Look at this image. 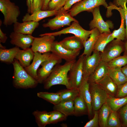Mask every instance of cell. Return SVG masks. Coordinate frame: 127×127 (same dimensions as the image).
<instances>
[{
    "label": "cell",
    "mask_w": 127,
    "mask_h": 127,
    "mask_svg": "<svg viewBox=\"0 0 127 127\" xmlns=\"http://www.w3.org/2000/svg\"><path fill=\"white\" fill-rule=\"evenodd\" d=\"M51 54L50 52L42 54L39 52H34V56L32 63L28 66L24 68L27 72L37 81V71L39 67L42 63L47 59Z\"/></svg>",
    "instance_id": "obj_15"
},
{
    "label": "cell",
    "mask_w": 127,
    "mask_h": 127,
    "mask_svg": "<svg viewBox=\"0 0 127 127\" xmlns=\"http://www.w3.org/2000/svg\"><path fill=\"white\" fill-rule=\"evenodd\" d=\"M74 114L76 116L88 115V110L86 103L79 92V95L74 100Z\"/></svg>",
    "instance_id": "obj_26"
},
{
    "label": "cell",
    "mask_w": 127,
    "mask_h": 127,
    "mask_svg": "<svg viewBox=\"0 0 127 127\" xmlns=\"http://www.w3.org/2000/svg\"><path fill=\"white\" fill-rule=\"evenodd\" d=\"M97 83L109 95L115 97L117 86L108 74Z\"/></svg>",
    "instance_id": "obj_25"
},
{
    "label": "cell",
    "mask_w": 127,
    "mask_h": 127,
    "mask_svg": "<svg viewBox=\"0 0 127 127\" xmlns=\"http://www.w3.org/2000/svg\"><path fill=\"white\" fill-rule=\"evenodd\" d=\"M91 30H86L80 25L78 21L73 22L68 27L59 31L51 33H45L39 35L40 36L45 35L53 36H55L62 34H71L79 38L83 41L87 40L89 37Z\"/></svg>",
    "instance_id": "obj_7"
},
{
    "label": "cell",
    "mask_w": 127,
    "mask_h": 127,
    "mask_svg": "<svg viewBox=\"0 0 127 127\" xmlns=\"http://www.w3.org/2000/svg\"><path fill=\"white\" fill-rule=\"evenodd\" d=\"M10 43L16 46L25 49L31 46L35 37L32 35L13 32L9 35Z\"/></svg>",
    "instance_id": "obj_14"
},
{
    "label": "cell",
    "mask_w": 127,
    "mask_h": 127,
    "mask_svg": "<svg viewBox=\"0 0 127 127\" xmlns=\"http://www.w3.org/2000/svg\"><path fill=\"white\" fill-rule=\"evenodd\" d=\"M58 92L60 96L61 101L74 100L79 93V89L73 88H67Z\"/></svg>",
    "instance_id": "obj_35"
},
{
    "label": "cell",
    "mask_w": 127,
    "mask_h": 127,
    "mask_svg": "<svg viewBox=\"0 0 127 127\" xmlns=\"http://www.w3.org/2000/svg\"><path fill=\"white\" fill-rule=\"evenodd\" d=\"M31 7V14L33 13V0H30Z\"/></svg>",
    "instance_id": "obj_50"
},
{
    "label": "cell",
    "mask_w": 127,
    "mask_h": 127,
    "mask_svg": "<svg viewBox=\"0 0 127 127\" xmlns=\"http://www.w3.org/2000/svg\"><path fill=\"white\" fill-rule=\"evenodd\" d=\"M36 122L39 127H45L48 124L50 116L49 112L46 111H34L32 113Z\"/></svg>",
    "instance_id": "obj_33"
},
{
    "label": "cell",
    "mask_w": 127,
    "mask_h": 127,
    "mask_svg": "<svg viewBox=\"0 0 127 127\" xmlns=\"http://www.w3.org/2000/svg\"><path fill=\"white\" fill-rule=\"evenodd\" d=\"M76 60L67 62L63 64H56L49 75L44 82V89H48L52 86L62 85L67 89L71 88L68 82V73Z\"/></svg>",
    "instance_id": "obj_1"
},
{
    "label": "cell",
    "mask_w": 127,
    "mask_h": 127,
    "mask_svg": "<svg viewBox=\"0 0 127 127\" xmlns=\"http://www.w3.org/2000/svg\"><path fill=\"white\" fill-rule=\"evenodd\" d=\"M0 11L4 16L3 24L6 26L17 22L20 14L19 7L10 0H0Z\"/></svg>",
    "instance_id": "obj_3"
},
{
    "label": "cell",
    "mask_w": 127,
    "mask_h": 127,
    "mask_svg": "<svg viewBox=\"0 0 127 127\" xmlns=\"http://www.w3.org/2000/svg\"><path fill=\"white\" fill-rule=\"evenodd\" d=\"M51 0H44L42 10H48V4Z\"/></svg>",
    "instance_id": "obj_46"
},
{
    "label": "cell",
    "mask_w": 127,
    "mask_h": 127,
    "mask_svg": "<svg viewBox=\"0 0 127 127\" xmlns=\"http://www.w3.org/2000/svg\"><path fill=\"white\" fill-rule=\"evenodd\" d=\"M62 61V59L52 53L50 57L42 63L41 67L39 68L37 71L39 83H43L49 75L55 66L57 64H60Z\"/></svg>",
    "instance_id": "obj_10"
},
{
    "label": "cell",
    "mask_w": 127,
    "mask_h": 127,
    "mask_svg": "<svg viewBox=\"0 0 127 127\" xmlns=\"http://www.w3.org/2000/svg\"><path fill=\"white\" fill-rule=\"evenodd\" d=\"M124 44L123 41L116 39L110 42L100 53L101 60L107 62L120 56L124 51Z\"/></svg>",
    "instance_id": "obj_9"
},
{
    "label": "cell",
    "mask_w": 127,
    "mask_h": 127,
    "mask_svg": "<svg viewBox=\"0 0 127 127\" xmlns=\"http://www.w3.org/2000/svg\"><path fill=\"white\" fill-rule=\"evenodd\" d=\"M98 111L99 126L107 127V119L112 110L106 103L102 106Z\"/></svg>",
    "instance_id": "obj_32"
},
{
    "label": "cell",
    "mask_w": 127,
    "mask_h": 127,
    "mask_svg": "<svg viewBox=\"0 0 127 127\" xmlns=\"http://www.w3.org/2000/svg\"><path fill=\"white\" fill-rule=\"evenodd\" d=\"M94 116L93 118L87 122L84 126V127H98L99 125V111H94Z\"/></svg>",
    "instance_id": "obj_41"
},
{
    "label": "cell",
    "mask_w": 127,
    "mask_h": 127,
    "mask_svg": "<svg viewBox=\"0 0 127 127\" xmlns=\"http://www.w3.org/2000/svg\"><path fill=\"white\" fill-rule=\"evenodd\" d=\"M83 41L75 36H68L59 42L64 48L68 50L80 51L83 47Z\"/></svg>",
    "instance_id": "obj_18"
},
{
    "label": "cell",
    "mask_w": 127,
    "mask_h": 127,
    "mask_svg": "<svg viewBox=\"0 0 127 127\" xmlns=\"http://www.w3.org/2000/svg\"><path fill=\"white\" fill-rule=\"evenodd\" d=\"M49 112L50 116L48 124L56 123L67 119V116L58 111L54 110Z\"/></svg>",
    "instance_id": "obj_37"
},
{
    "label": "cell",
    "mask_w": 127,
    "mask_h": 127,
    "mask_svg": "<svg viewBox=\"0 0 127 127\" xmlns=\"http://www.w3.org/2000/svg\"><path fill=\"white\" fill-rule=\"evenodd\" d=\"M44 2V0H33V12L37 10H42Z\"/></svg>",
    "instance_id": "obj_43"
},
{
    "label": "cell",
    "mask_w": 127,
    "mask_h": 127,
    "mask_svg": "<svg viewBox=\"0 0 127 127\" xmlns=\"http://www.w3.org/2000/svg\"><path fill=\"white\" fill-rule=\"evenodd\" d=\"M67 0H51L49 2L48 10H59L63 8Z\"/></svg>",
    "instance_id": "obj_39"
},
{
    "label": "cell",
    "mask_w": 127,
    "mask_h": 127,
    "mask_svg": "<svg viewBox=\"0 0 127 127\" xmlns=\"http://www.w3.org/2000/svg\"><path fill=\"white\" fill-rule=\"evenodd\" d=\"M108 67L107 62L101 60L94 71L89 76L88 82L98 83L108 74Z\"/></svg>",
    "instance_id": "obj_21"
},
{
    "label": "cell",
    "mask_w": 127,
    "mask_h": 127,
    "mask_svg": "<svg viewBox=\"0 0 127 127\" xmlns=\"http://www.w3.org/2000/svg\"><path fill=\"white\" fill-rule=\"evenodd\" d=\"M122 126L117 111H112L107 119V127H121Z\"/></svg>",
    "instance_id": "obj_38"
},
{
    "label": "cell",
    "mask_w": 127,
    "mask_h": 127,
    "mask_svg": "<svg viewBox=\"0 0 127 127\" xmlns=\"http://www.w3.org/2000/svg\"><path fill=\"white\" fill-rule=\"evenodd\" d=\"M108 75L117 86L127 81V79L122 72L121 68L108 67Z\"/></svg>",
    "instance_id": "obj_29"
},
{
    "label": "cell",
    "mask_w": 127,
    "mask_h": 127,
    "mask_svg": "<svg viewBox=\"0 0 127 127\" xmlns=\"http://www.w3.org/2000/svg\"><path fill=\"white\" fill-rule=\"evenodd\" d=\"M119 110V113H118L122 126L124 127H127V103Z\"/></svg>",
    "instance_id": "obj_40"
},
{
    "label": "cell",
    "mask_w": 127,
    "mask_h": 127,
    "mask_svg": "<svg viewBox=\"0 0 127 127\" xmlns=\"http://www.w3.org/2000/svg\"><path fill=\"white\" fill-rule=\"evenodd\" d=\"M106 0H82L75 4L67 11L73 17L83 11L91 12L95 8L100 6H103L107 8L108 5Z\"/></svg>",
    "instance_id": "obj_8"
},
{
    "label": "cell",
    "mask_w": 127,
    "mask_h": 127,
    "mask_svg": "<svg viewBox=\"0 0 127 127\" xmlns=\"http://www.w3.org/2000/svg\"><path fill=\"white\" fill-rule=\"evenodd\" d=\"M27 6L28 13L30 14L31 13V5L30 0H27Z\"/></svg>",
    "instance_id": "obj_47"
},
{
    "label": "cell",
    "mask_w": 127,
    "mask_h": 127,
    "mask_svg": "<svg viewBox=\"0 0 127 127\" xmlns=\"http://www.w3.org/2000/svg\"><path fill=\"white\" fill-rule=\"evenodd\" d=\"M14 68L13 84L17 88L28 89L35 87L38 82L26 71L15 58L12 64Z\"/></svg>",
    "instance_id": "obj_2"
},
{
    "label": "cell",
    "mask_w": 127,
    "mask_h": 127,
    "mask_svg": "<svg viewBox=\"0 0 127 127\" xmlns=\"http://www.w3.org/2000/svg\"><path fill=\"white\" fill-rule=\"evenodd\" d=\"M82 0H67L65 4L62 8L65 11L70 9L73 5Z\"/></svg>",
    "instance_id": "obj_44"
},
{
    "label": "cell",
    "mask_w": 127,
    "mask_h": 127,
    "mask_svg": "<svg viewBox=\"0 0 127 127\" xmlns=\"http://www.w3.org/2000/svg\"><path fill=\"white\" fill-rule=\"evenodd\" d=\"M91 12L93 16V19L89 24L91 30L96 28L101 33L111 32L110 29H112L114 28V24L110 20L104 21L100 13L99 6L95 8Z\"/></svg>",
    "instance_id": "obj_11"
},
{
    "label": "cell",
    "mask_w": 127,
    "mask_h": 127,
    "mask_svg": "<svg viewBox=\"0 0 127 127\" xmlns=\"http://www.w3.org/2000/svg\"><path fill=\"white\" fill-rule=\"evenodd\" d=\"M0 49H5L6 48V47L3 46L2 44H1L0 43Z\"/></svg>",
    "instance_id": "obj_51"
},
{
    "label": "cell",
    "mask_w": 127,
    "mask_h": 127,
    "mask_svg": "<svg viewBox=\"0 0 127 127\" xmlns=\"http://www.w3.org/2000/svg\"><path fill=\"white\" fill-rule=\"evenodd\" d=\"M59 10H39L33 12L31 14L28 13L23 16L22 21L23 22L33 21L39 22L43 19L56 15Z\"/></svg>",
    "instance_id": "obj_19"
},
{
    "label": "cell",
    "mask_w": 127,
    "mask_h": 127,
    "mask_svg": "<svg viewBox=\"0 0 127 127\" xmlns=\"http://www.w3.org/2000/svg\"><path fill=\"white\" fill-rule=\"evenodd\" d=\"M34 52L31 48H29L22 50L20 49L16 54L15 59L17 60L24 67L28 66L33 60Z\"/></svg>",
    "instance_id": "obj_24"
},
{
    "label": "cell",
    "mask_w": 127,
    "mask_h": 127,
    "mask_svg": "<svg viewBox=\"0 0 127 127\" xmlns=\"http://www.w3.org/2000/svg\"><path fill=\"white\" fill-rule=\"evenodd\" d=\"M55 36L45 35L40 37H35L31 48L34 52L41 53L51 52L52 44L55 41Z\"/></svg>",
    "instance_id": "obj_12"
},
{
    "label": "cell",
    "mask_w": 127,
    "mask_h": 127,
    "mask_svg": "<svg viewBox=\"0 0 127 127\" xmlns=\"http://www.w3.org/2000/svg\"><path fill=\"white\" fill-rule=\"evenodd\" d=\"M124 51L123 55H127V39L126 40L125 42H124Z\"/></svg>",
    "instance_id": "obj_49"
},
{
    "label": "cell",
    "mask_w": 127,
    "mask_h": 127,
    "mask_svg": "<svg viewBox=\"0 0 127 127\" xmlns=\"http://www.w3.org/2000/svg\"><path fill=\"white\" fill-rule=\"evenodd\" d=\"M114 39L112 32L101 33L95 44L93 51L103 52L107 44Z\"/></svg>",
    "instance_id": "obj_28"
},
{
    "label": "cell",
    "mask_w": 127,
    "mask_h": 127,
    "mask_svg": "<svg viewBox=\"0 0 127 127\" xmlns=\"http://www.w3.org/2000/svg\"><path fill=\"white\" fill-rule=\"evenodd\" d=\"M37 96L53 104L56 105L61 101L59 92L56 93L40 92L37 93Z\"/></svg>",
    "instance_id": "obj_34"
},
{
    "label": "cell",
    "mask_w": 127,
    "mask_h": 127,
    "mask_svg": "<svg viewBox=\"0 0 127 127\" xmlns=\"http://www.w3.org/2000/svg\"><path fill=\"white\" fill-rule=\"evenodd\" d=\"M127 96V81L123 84L117 86L115 97L118 98Z\"/></svg>",
    "instance_id": "obj_42"
},
{
    "label": "cell",
    "mask_w": 127,
    "mask_h": 127,
    "mask_svg": "<svg viewBox=\"0 0 127 127\" xmlns=\"http://www.w3.org/2000/svg\"><path fill=\"white\" fill-rule=\"evenodd\" d=\"M80 52V51H73L67 50L63 47L59 42L57 41L54 42L51 50L52 53L67 62L76 60Z\"/></svg>",
    "instance_id": "obj_13"
},
{
    "label": "cell",
    "mask_w": 127,
    "mask_h": 127,
    "mask_svg": "<svg viewBox=\"0 0 127 127\" xmlns=\"http://www.w3.org/2000/svg\"><path fill=\"white\" fill-rule=\"evenodd\" d=\"M20 49L16 46L9 49H0V60L7 64H12L15 57Z\"/></svg>",
    "instance_id": "obj_27"
},
{
    "label": "cell",
    "mask_w": 127,
    "mask_h": 127,
    "mask_svg": "<svg viewBox=\"0 0 127 127\" xmlns=\"http://www.w3.org/2000/svg\"><path fill=\"white\" fill-rule=\"evenodd\" d=\"M88 78H83L79 89L86 103L88 110V115L89 118L91 119L93 116L94 112L89 90V83L88 81Z\"/></svg>",
    "instance_id": "obj_17"
},
{
    "label": "cell",
    "mask_w": 127,
    "mask_h": 127,
    "mask_svg": "<svg viewBox=\"0 0 127 127\" xmlns=\"http://www.w3.org/2000/svg\"><path fill=\"white\" fill-rule=\"evenodd\" d=\"M91 30L89 37L87 40L83 41L84 50L81 56H88L91 55L96 42L101 33L96 28Z\"/></svg>",
    "instance_id": "obj_22"
},
{
    "label": "cell",
    "mask_w": 127,
    "mask_h": 127,
    "mask_svg": "<svg viewBox=\"0 0 127 127\" xmlns=\"http://www.w3.org/2000/svg\"><path fill=\"white\" fill-rule=\"evenodd\" d=\"M101 60L100 52L93 51L92 55L85 56L83 65L84 78H88Z\"/></svg>",
    "instance_id": "obj_16"
},
{
    "label": "cell",
    "mask_w": 127,
    "mask_h": 127,
    "mask_svg": "<svg viewBox=\"0 0 127 127\" xmlns=\"http://www.w3.org/2000/svg\"><path fill=\"white\" fill-rule=\"evenodd\" d=\"M109 67L122 68L127 64V55L119 56L107 62Z\"/></svg>",
    "instance_id": "obj_36"
},
{
    "label": "cell",
    "mask_w": 127,
    "mask_h": 127,
    "mask_svg": "<svg viewBox=\"0 0 127 127\" xmlns=\"http://www.w3.org/2000/svg\"><path fill=\"white\" fill-rule=\"evenodd\" d=\"M8 37L6 34L4 33L1 28H0V43H5L6 42Z\"/></svg>",
    "instance_id": "obj_45"
},
{
    "label": "cell",
    "mask_w": 127,
    "mask_h": 127,
    "mask_svg": "<svg viewBox=\"0 0 127 127\" xmlns=\"http://www.w3.org/2000/svg\"><path fill=\"white\" fill-rule=\"evenodd\" d=\"M85 56L80 55L69 72L68 82L71 88L79 89L83 79V65Z\"/></svg>",
    "instance_id": "obj_4"
},
{
    "label": "cell",
    "mask_w": 127,
    "mask_h": 127,
    "mask_svg": "<svg viewBox=\"0 0 127 127\" xmlns=\"http://www.w3.org/2000/svg\"><path fill=\"white\" fill-rule=\"evenodd\" d=\"M62 8L59 10L54 17L49 20L47 22L43 24V27H48L52 30H57L65 26H70L72 22L78 21L74 18L67 11L64 10Z\"/></svg>",
    "instance_id": "obj_5"
},
{
    "label": "cell",
    "mask_w": 127,
    "mask_h": 127,
    "mask_svg": "<svg viewBox=\"0 0 127 127\" xmlns=\"http://www.w3.org/2000/svg\"><path fill=\"white\" fill-rule=\"evenodd\" d=\"M39 25V22L33 21H27L22 23L17 21L13 24V31L24 34L32 35Z\"/></svg>",
    "instance_id": "obj_20"
},
{
    "label": "cell",
    "mask_w": 127,
    "mask_h": 127,
    "mask_svg": "<svg viewBox=\"0 0 127 127\" xmlns=\"http://www.w3.org/2000/svg\"><path fill=\"white\" fill-rule=\"evenodd\" d=\"M106 103L112 111H117L127 103V96L118 98L109 95Z\"/></svg>",
    "instance_id": "obj_31"
},
{
    "label": "cell",
    "mask_w": 127,
    "mask_h": 127,
    "mask_svg": "<svg viewBox=\"0 0 127 127\" xmlns=\"http://www.w3.org/2000/svg\"><path fill=\"white\" fill-rule=\"evenodd\" d=\"M113 9H116L119 12L121 17V23L119 28L117 30H115L112 33L113 37L116 39L123 41L125 39L126 29L125 28V21L123 7L114 6Z\"/></svg>",
    "instance_id": "obj_23"
},
{
    "label": "cell",
    "mask_w": 127,
    "mask_h": 127,
    "mask_svg": "<svg viewBox=\"0 0 127 127\" xmlns=\"http://www.w3.org/2000/svg\"><path fill=\"white\" fill-rule=\"evenodd\" d=\"M89 83V90L94 112L99 110L106 102L109 95L98 84Z\"/></svg>",
    "instance_id": "obj_6"
},
{
    "label": "cell",
    "mask_w": 127,
    "mask_h": 127,
    "mask_svg": "<svg viewBox=\"0 0 127 127\" xmlns=\"http://www.w3.org/2000/svg\"><path fill=\"white\" fill-rule=\"evenodd\" d=\"M121 70L127 79V64L122 67Z\"/></svg>",
    "instance_id": "obj_48"
},
{
    "label": "cell",
    "mask_w": 127,
    "mask_h": 127,
    "mask_svg": "<svg viewBox=\"0 0 127 127\" xmlns=\"http://www.w3.org/2000/svg\"><path fill=\"white\" fill-rule=\"evenodd\" d=\"M53 109L61 112L67 117L74 115V100L61 101L58 104L54 105Z\"/></svg>",
    "instance_id": "obj_30"
}]
</instances>
